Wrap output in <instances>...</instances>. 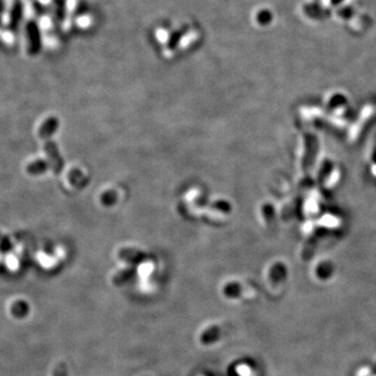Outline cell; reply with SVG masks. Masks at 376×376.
<instances>
[{
  "label": "cell",
  "mask_w": 376,
  "mask_h": 376,
  "mask_svg": "<svg viewBox=\"0 0 376 376\" xmlns=\"http://www.w3.org/2000/svg\"><path fill=\"white\" fill-rule=\"evenodd\" d=\"M39 1H40L42 4L45 5V0H39ZM51 1H52V0H51ZM45 6H46V5H45Z\"/></svg>",
  "instance_id": "52a82bcc"
},
{
  "label": "cell",
  "mask_w": 376,
  "mask_h": 376,
  "mask_svg": "<svg viewBox=\"0 0 376 376\" xmlns=\"http://www.w3.org/2000/svg\"><path fill=\"white\" fill-rule=\"evenodd\" d=\"M18 31L8 29L0 25V45L10 48L14 47L18 40Z\"/></svg>",
  "instance_id": "3957f363"
},
{
  "label": "cell",
  "mask_w": 376,
  "mask_h": 376,
  "mask_svg": "<svg viewBox=\"0 0 376 376\" xmlns=\"http://www.w3.org/2000/svg\"><path fill=\"white\" fill-rule=\"evenodd\" d=\"M22 42L24 51L29 57H35L42 48V30L38 20L26 19L22 24Z\"/></svg>",
  "instance_id": "6da1fadb"
},
{
  "label": "cell",
  "mask_w": 376,
  "mask_h": 376,
  "mask_svg": "<svg viewBox=\"0 0 376 376\" xmlns=\"http://www.w3.org/2000/svg\"><path fill=\"white\" fill-rule=\"evenodd\" d=\"M24 17L23 0H6L4 10L0 17V25L18 31Z\"/></svg>",
  "instance_id": "7a4b0ae2"
},
{
  "label": "cell",
  "mask_w": 376,
  "mask_h": 376,
  "mask_svg": "<svg viewBox=\"0 0 376 376\" xmlns=\"http://www.w3.org/2000/svg\"><path fill=\"white\" fill-rule=\"evenodd\" d=\"M256 19H257V22L259 24L267 25L273 20V15L269 9H262V10H260V12H258Z\"/></svg>",
  "instance_id": "277c9868"
},
{
  "label": "cell",
  "mask_w": 376,
  "mask_h": 376,
  "mask_svg": "<svg viewBox=\"0 0 376 376\" xmlns=\"http://www.w3.org/2000/svg\"><path fill=\"white\" fill-rule=\"evenodd\" d=\"M331 1H333V3H339L341 0H331Z\"/></svg>",
  "instance_id": "8992f818"
},
{
  "label": "cell",
  "mask_w": 376,
  "mask_h": 376,
  "mask_svg": "<svg viewBox=\"0 0 376 376\" xmlns=\"http://www.w3.org/2000/svg\"><path fill=\"white\" fill-rule=\"evenodd\" d=\"M5 7V0H0V17H1Z\"/></svg>",
  "instance_id": "5b68a950"
}]
</instances>
